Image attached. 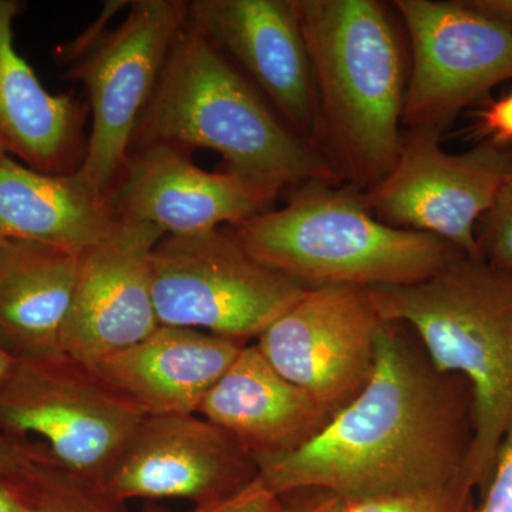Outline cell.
I'll use <instances>...</instances> for the list:
<instances>
[{
	"instance_id": "277c9868",
	"label": "cell",
	"mask_w": 512,
	"mask_h": 512,
	"mask_svg": "<svg viewBox=\"0 0 512 512\" xmlns=\"http://www.w3.org/2000/svg\"><path fill=\"white\" fill-rule=\"evenodd\" d=\"M370 295L383 322L409 326L436 369L470 384L467 474L480 495L512 433V271L460 255L424 281L372 288Z\"/></svg>"
},
{
	"instance_id": "8fae6325",
	"label": "cell",
	"mask_w": 512,
	"mask_h": 512,
	"mask_svg": "<svg viewBox=\"0 0 512 512\" xmlns=\"http://www.w3.org/2000/svg\"><path fill=\"white\" fill-rule=\"evenodd\" d=\"M382 323L370 289L320 286L306 291L255 345L279 375L336 413L369 383Z\"/></svg>"
},
{
	"instance_id": "e0dca14e",
	"label": "cell",
	"mask_w": 512,
	"mask_h": 512,
	"mask_svg": "<svg viewBox=\"0 0 512 512\" xmlns=\"http://www.w3.org/2000/svg\"><path fill=\"white\" fill-rule=\"evenodd\" d=\"M26 8L0 0V153L49 175L79 171L89 144L86 101L52 94L19 55L13 23Z\"/></svg>"
},
{
	"instance_id": "9a60e30c",
	"label": "cell",
	"mask_w": 512,
	"mask_h": 512,
	"mask_svg": "<svg viewBox=\"0 0 512 512\" xmlns=\"http://www.w3.org/2000/svg\"><path fill=\"white\" fill-rule=\"evenodd\" d=\"M281 192L228 171H205L168 146L131 148L107 191L120 221L156 225L165 235H197L272 210Z\"/></svg>"
},
{
	"instance_id": "6da1fadb",
	"label": "cell",
	"mask_w": 512,
	"mask_h": 512,
	"mask_svg": "<svg viewBox=\"0 0 512 512\" xmlns=\"http://www.w3.org/2000/svg\"><path fill=\"white\" fill-rule=\"evenodd\" d=\"M473 437L467 380L436 369L409 326L383 322L362 393L309 443L254 460L258 476L282 497L367 500L440 487L467 474Z\"/></svg>"
},
{
	"instance_id": "9c48e42d",
	"label": "cell",
	"mask_w": 512,
	"mask_h": 512,
	"mask_svg": "<svg viewBox=\"0 0 512 512\" xmlns=\"http://www.w3.org/2000/svg\"><path fill=\"white\" fill-rule=\"evenodd\" d=\"M409 37L403 124L441 133L458 114L512 79V32L466 2L396 0Z\"/></svg>"
},
{
	"instance_id": "4dcf8cb0",
	"label": "cell",
	"mask_w": 512,
	"mask_h": 512,
	"mask_svg": "<svg viewBox=\"0 0 512 512\" xmlns=\"http://www.w3.org/2000/svg\"><path fill=\"white\" fill-rule=\"evenodd\" d=\"M15 360V357L0 346V386L8 379L10 372H12L13 365H15Z\"/></svg>"
},
{
	"instance_id": "d4e9b609",
	"label": "cell",
	"mask_w": 512,
	"mask_h": 512,
	"mask_svg": "<svg viewBox=\"0 0 512 512\" xmlns=\"http://www.w3.org/2000/svg\"><path fill=\"white\" fill-rule=\"evenodd\" d=\"M474 512H512V433L504 441Z\"/></svg>"
},
{
	"instance_id": "484cf974",
	"label": "cell",
	"mask_w": 512,
	"mask_h": 512,
	"mask_svg": "<svg viewBox=\"0 0 512 512\" xmlns=\"http://www.w3.org/2000/svg\"><path fill=\"white\" fill-rule=\"evenodd\" d=\"M473 136L497 146L512 148V92L487 101L474 113Z\"/></svg>"
},
{
	"instance_id": "4316f807",
	"label": "cell",
	"mask_w": 512,
	"mask_h": 512,
	"mask_svg": "<svg viewBox=\"0 0 512 512\" xmlns=\"http://www.w3.org/2000/svg\"><path fill=\"white\" fill-rule=\"evenodd\" d=\"M468 8L512 32V0H464Z\"/></svg>"
},
{
	"instance_id": "30bf717a",
	"label": "cell",
	"mask_w": 512,
	"mask_h": 512,
	"mask_svg": "<svg viewBox=\"0 0 512 512\" xmlns=\"http://www.w3.org/2000/svg\"><path fill=\"white\" fill-rule=\"evenodd\" d=\"M439 131L403 133L390 173L363 191L366 207L383 224L424 232L480 258L477 222L493 204L511 148L483 140L461 154L446 153Z\"/></svg>"
},
{
	"instance_id": "5bb4252c",
	"label": "cell",
	"mask_w": 512,
	"mask_h": 512,
	"mask_svg": "<svg viewBox=\"0 0 512 512\" xmlns=\"http://www.w3.org/2000/svg\"><path fill=\"white\" fill-rule=\"evenodd\" d=\"M188 23L319 150L315 83L295 0H192Z\"/></svg>"
},
{
	"instance_id": "d6986e66",
	"label": "cell",
	"mask_w": 512,
	"mask_h": 512,
	"mask_svg": "<svg viewBox=\"0 0 512 512\" xmlns=\"http://www.w3.org/2000/svg\"><path fill=\"white\" fill-rule=\"evenodd\" d=\"M107 194L79 173L49 175L0 153V242L82 254L119 222Z\"/></svg>"
},
{
	"instance_id": "603a6c76",
	"label": "cell",
	"mask_w": 512,
	"mask_h": 512,
	"mask_svg": "<svg viewBox=\"0 0 512 512\" xmlns=\"http://www.w3.org/2000/svg\"><path fill=\"white\" fill-rule=\"evenodd\" d=\"M476 239L480 258L512 271V148L493 204L477 222Z\"/></svg>"
},
{
	"instance_id": "83f0119b",
	"label": "cell",
	"mask_w": 512,
	"mask_h": 512,
	"mask_svg": "<svg viewBox=\"0 0 512 512\" xmlns=\"http://www.w3.org/2000/svg\"><path fill=\"white\" fill-rule=\"evenodd\" d=\"M30 456V450L23 444L0 436V474L13 476Z\"/></svg>"
},
{
	"instance_id": "cb8c5ba5",
	"label": "cell",
	"mask_w": 512,
	"mask_h": 512,
	"mask_svg": "<svg viewBox=\"0 0 512 512\" xmlns=\"http://www.w3.org/2000/svg\"><path fill=\"white\" fill-rule=\"evenodd\" d=\"M191 512H299L298 505H289L261 477L215 503L194 507Z\"/></svg>"
},
{
	"instance_id": "ac0fdd59",
	"label": "cell",
	"mask_w": 512,
	"mask_h": 512,
	"mask_svg": "<svg viewBox=\"0 0 512 512\" xmlns=\"http://www.w3.org/2000/svg\"><path fill=\"white\" fill-rule=\"evenodd\" d=\"M198 414L256 458L302 447L325 429L335 413L279 375L254 343L241 349Z\"/></svg>"
},
{
	"instance_id": "ba28073f",
	"label": "cell",
	"mask_w": 512,
	"mask_h": 512,
	"mask_svg": "<svg viewBox=\"0 0 512 512\" xmlns=\"http://www.w3.org/2000/svg\"><path fill=\"white\" fill-rule=\"evenodd\" d=\"M143 417L66 357L16 359L0 386V436L99 484Z\"/></svg>"
},
{
	"instance_id": "2e32d148",
	"label": "cell",
	"mask_w": 512,
	"mask_h": 512,
	"mask_svg": "<svg viewBox=\"0 0 512 512\" xmlns=\"http://www.w3.org/2000/svg\"><path fill=\"white\" fill-rule=\"evenodd\" d=\"M245 345L201 330L160 325L148 338L86 370L143 416L198 414Z\"/></svg>"
},
{
	"instance_id": "4fadbf2b",
	"label": "cell",
	"mask_w": 512,
	"mask_h": 512,
	"mask_svg": "<svg viewBox=\"0 0 512 512\" xmlns=\"http://www.w3.org/2000/svg\"><path fill=\"white\" fill-rule=\"evenodd\" d=\"M164 237L156 225L119 221L80 254L62 336L66 359L86 369L160 328L151 255Z\"/></svg>"
},
{
	"instance_id": "f1b7e54d",
	"label": "cell",
	"mask_w": 512,
	"mask_h": 512,
	"mask_svg": "<svg viewBox=\"0 0 512 512\" xmlns=\"http://www.w3.org/2000/svg\"><path fill=\"white\" fill-rule=\"evenodd\" d=\"M0 512H28L18 487L9 476L0 474Z\"/></svg>"
},
{
	"instance_id": "7a4b0ae2",
	"label": "cell",
	"mask_w": 512,
	"mask_h": 512,
	"mask_svg": "<svg viewBox=\"0 0 512 512\" xmlns=\"http://www.w3.org/2000/svg\"><path fill=\"white\" fill-rule=\"evenodd\" d=\"M215 151L249 183L295 188L342 183L326 157L299 136L237 67L190 23L175 40L131 148Z\"/></svg>"
},
{
	"instance_id": "ffe728a7",
	"label": "cell",
	"mask_w": 512,
	"mask_h": 512,
	"mask_svg": "<svg viewBox=\"0 0 512 512\" xmlns=\"http://www.w3.org/2000/svg\"><path fill=\"white\" fill-rule=\"evenodd\" d=\"M80 254L0 242V346L15 359H60Z\"/></svg>"
},
{
	"instance_id": "1f68e13d",
	"label": "cell",
	"mask_w": 512,
	"mask_h": 512,
	"mask_svg": "<svg viewBox=\"0 0 512 512\" xmlns=\"http://www.w3.org/2000/svg\"><path fill=\"white\" fill-rule=\"evenodd\" d=\"M148 512H161V511L154 510V511H148Z\"/></svg>"
},
{
	"instance_id": "44dd1931",
	"label": "cell",
	"mask_w": 512,
	"mask_h": 512,
	"mask_svg": "<svg viewBox=\"0 0 512 512\" xmlns=\"http://www.w3.org/2000/svg\"><path fill=\"white\" fill-rule=\"evenodd\" d=\"M29 448V447H28ZM12 478L28 512H126L96 481L56 466L29 448Z\"/></svg>"
},
{
	"instance_id": "52a82bcc",
	"label": "cell",
	"mask_w": 512,
	"mask_h": 512,
	"mask_svg": "<svg viewBox=\"0 0 512 512\" xmlns=\"http://www.w3.org/2000/svg\"><path fill=\"white\" fill-rule=\"evenodd\" d=\"M161 326L201 330L247 343L308 289L256 261L231 229L165 235L151 255Z\"/></svg>"
},
{
	"instance_id": "5b68a950",
	"label": "cell",
	"mask_w": 512,
	"mask_h": 512,
	"mask_svg": "<svg viewBox=\"0 0 512 512\" xmlns=\"http://www.w3.org/2000/svg\"><path fill=\"white\" fill-rule=\"evenodd\" d=\"M228 228L256 261L308 291L413 285L466 255L434 235L383 224L363 191L345 183L299 185L281 210Z\"/></svg>"
},
{
	"instance_id": "3957f363",
	"label": "cell",
	"mask_w": 512,
	"mask_h": 512,
	"mask_svg": "<svg viewBox=\"0 0 512 512\" xmlns=\"http://www.w3.org/2000/svg\"><path fill=\"white\" fill-rule=\"evenodd\" d=\"M311 60L318 146L342 183H380L402 148L407 55L376 0H295Z\"/></svg>"
},
{
	"instance_id": "7c38bea8",
	"label": "cell",
	"mask_w": 512,
	"mask_h": 512,
	"mask_svg": "<svg viewBox=\"0 0 512 512\" xmlns=\"http://www.w3.org/2000/svg\"><path fill=\"white\" fill-rule=\"evenodd\" d=\"M258 477L254 457L200 414L144 416L101 480L120 504L185 500L195 507L234 494Z\"/></svg>"
},
{
	"instance_id": "8992f818",
	"label": "cell",
	"mask_w": 512,
	"mask_h": 512,
	"mask_svg": "<svg viewBox=\"0 0 512 512\" xmlns=\"http://www.w3.org/2000/svg\"><path fill=\"white\" fill-rule=\"evenodd\" d=\"M188 22L185 0L107 2L97 19L53 56L63 79L82 84L92 127L79 173L107 194L126 160L175 40Z\"/></svg>"
},
{
	"instance_id": "f546056e",
	"label": "cell",
	"mask_w": 512,
	"mask_h": 512,
	"mask_svg": "<svg viewBox=\"0 0 512 512\" xmlns=\"http://www.w3.org/2000/svg\"><path fill=\"white\" fill-rule=\"evenodd\" d=\"M312 498L298 505L299 512H345V503L330 494L309 493Z\"/></svg>"
},
{
	"instance_id": "7402d4cb",
	"label": "cell",
	"mask_w": 512,
	"mask_h": 512,
	"mask_svg": "<svg viewBox=\"0 0 512 512\" xmlns=\"http://www.w3.org/2000/svg\"><path fill=\"white\" fill-rule=\"evenodd\" d=\"M477 497L476 485L461 474L440 487L343 503L345 512H474Z\"/></svg>"
}]
</instances>
